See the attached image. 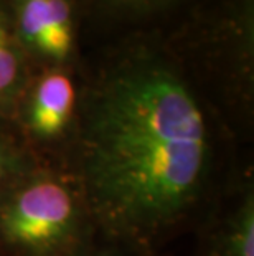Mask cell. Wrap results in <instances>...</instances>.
Instances as JSON below:
<instances>
[{"mask_svg":"<svg viewBox=\"0 0 254 256\" xmlns=\"http://www.w3.org/2000/svg\"><path fill=\"white\" fill-rule=\"evenodd\" d=\"M71 170L99 235L165 253L190 235L250 154L205 101L160 35L84 53Z\"/></svg>","mask_w":254,"mask_h":256,"instance_id":"1","label":"cell"},{"mask_svg":"<svg viewBox=\"0 0 254 256\" xmlns=\"http://www.w3.org/2000/svg\"><path fill=\"white\" fill-rule=\"evenodd\" d=\"M160 36L236 142L251 149L254 0H192Z\"/></svg>","mask_w":254,"mask_h":256,"instance_id":"2","label":"cell"},{"mask_svg":"<svg viewBox=\"0 0 254 256\" xmlns=\"http://www.w3.org/2000/svg\"><path fill=\"white\" fill-rule=\"evenodd\" d=\"M101 242L68 167L35 162L0 202V256H84Z\"/></svg>","mask_w":254,"mask_h":256,"instance_id":"3","label":"cell"},{"mask_svg":"<svg viewBox=\"0 0 254 256\" xmlns=\"http://www.w3.org/2000/svg\"><path fill=\"white\" fill-rule=\"evenodd\" d=\"M79 121V68H46L31 73L12 122L33 160L71 168Z\"/></svg>","mask_w":254,"mask_h":256,"instance_id":"4","label":"cell"},{"mask_svg":"<svg viewBox=\"0 0 254 256\" xmlns=\"http://www.w3.org/2000/svg\"><path fill=\"white\" fill-rule=\"evenodd\" d=\"M7 10L33 72L81 66L84 35L79 0H7Z\"/></svg>","mask_w":254,"mask_h":256,"instance_id":"5","label":"cell"},{"mask_svg":"<svg viewBox=\"0 0 254 256\" xmlns=\"http://www.w3.org/2000/svg\"><path fill=\"white\" fill-rule=\"evenodd\" d=\"M192 235L195 256H254V166L253 152L216 197Z\"/></svg>","mask_w":254,"mask_h":256,"instance_id":"6","label":"cell"},{"mask_svg":"<svg viewBox=\"0 0 254 256\" xmlns=\"http://www.w3.org/2000/svg\"><path fill=\"white\" fill-rule=\"evenodd\" d=\"M192 0H79L84 53L137 35H160Z\"/></svg>","mask_w":254,"mask_h":256,"instance_id":"7","label":"cell"},{"mask_svg":"<svg viewBox=\"0 0 254 256\" xmlns=\"http://www.w3.org/2000/svg\"><path fill=\"white\" fill-rule=\"evenodd\" d=\"M33 68L10 24L7 0H0V118L12 119Z\"/></svg>","mask_w":254,"mask_h":256,"instance_id":"8","label":"cell"},{"mask_svg":"<svg viewBox=\"0 0 254 256\" xmlns=\"http://www.w3.org/2000/svg\"><path fill=\"white\" fill-rule=\"evenodd\" d=\"M33 164L12 119L0 118V202Z\"/></svg>","mask_w":254,"mask_h":256,"instance_id":"9","label":"cell"},{"mask_svg":"<svg viewBox=\"0 0 254 256\" xmlns=\"http://www.w3.org/2000/svg\"><path fill=\"white\" fill-rule=\"evenodd\" d=\"M84 256H170V254H169V252H165V253H144V252H139V250L124 246V244L102 240L98 246H96L94 250H91V252Z\"/></svg>","mask_w":254,"mask_h":256,"instance_id":"10","label":"cell"}]
</instances>
